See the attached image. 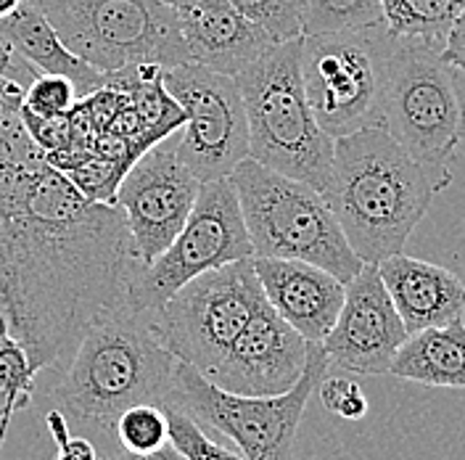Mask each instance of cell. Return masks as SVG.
Masks as SVG:
<instances>
[{
	"mask_svg": "<svg viewBox=\"0 0 465 460\" xmlns=\"http://www.w3.org/2000/svg\"><path fill=\"white\" fill-rule=\"evenodd\" d=\"M143 267L116 204L90 202L48 162L0 159V313L37 374L130 313Z\"/></svg>",
	"mask_w": 465,
	"mask_h": 460,
	"instance_id": "1",
	"label": "cell"
},
{
	"mask_svg": "<svg viewBox=\"0 0 465 460\" xmlns=\"http://www.w3.org/2000/svg\"><path fill=\"white\" fill-rule=\"evenodd\" d=\"M452 173L423 167L383 127L333 138V167L325 202L333 209L349 246L362 262L405 252L407 238Z\"/></svg>",
	"mask_w": 465,
	"mask_h": 460,
	"instance_id": "2",
	"label": "cell"
},
{
	"mask_svg": "<svg viewBox=\"0 0 465 460\" xmlns=\"http://www.w3.org/2000/svg\"><path fill=\"white\" fill-rule=\"evenodd\" d=\"M174 363L148 331L145 315L122 313L80 339L48 397L72 432L116 442V418L127 407L151 403L167 410Z\"/></svg>",
	"mask_w": 465,
	"mask_h": 460,
	"instance_id": "3",
	"label": "cell"
},
{
	"mask_svg": "<svg viewBox=\"0 0 465 460\" xmlns=\"http://www.w3.org/2000/svg\"><path fill=\"white\" fill-rule=\"evenodd\" d=\"M302 37L270 45L235 75V85L249 122V156L325 194L333 138L318 125L304 93Z\"/></svg>",
	"mask_w": 465,
	"mask_h": 460,
	"instance_id": "4",
	"label": "cell"
},
{
	"mask_svg": "<svg viewBox=\"0 0 465 460\" xmlns=\"http://www.w3.org/2000/svg\"><path fill=\"white\" fill-rule=\"evenodd\" d=\"M254 257L312 262L349 284L362 259L349 246L325 196L312 185L246 156L231 173Z\"/></svg>",
	"mask_w": 465,
	"mask_h": 460,
	"instance_id": "5",
	"label": "cell"
},
{
	"mask_svg": "<svg viewBox=\"0 0 465 460\" xmlns=\"http://www.w3.org/2000/svg\"><path fill=\"white\" fill-rule=\"evenodd\" d=\"M331 368L320 342L307 346V365L302 378L283 395L243 397L212 384L188 363H174L170 407L188 413L206 432L231 439L246 460H291L299 424L310 397Z\"/></svg>",
	"mask_w": 465,
	"mask_h": 460,
	"instance_id": "6",
	"label": "cell"
},
{
	"mask_svg": "<svg viewBox=\"0 0 465 460\" xmlns=\"http://www.w3.org/2000/svg\"><path fill=\"white\" fill-rule=\"evenodd\" d=\"M383 130L423 167L452 173L463 144L465 109L455 69L436 48L389 37Z\"/></svg>",
	"mask_w": 465,
	"mask_h": 460,
	"instance_id": "7",
	"label": "cell"
},
{
	"mask_svg": "<svg viewBox=\"0 0 465 460\" xmlns=\"http://www.w3.org/2000/svg\"><path fill=\"white\" fill-rule=\"evenodd\" d=\"M56 29L61 43L112 75L133 64L162 69L191 64L180 16L162 0H29Z\"/></svg>",
	"mask_w": 465,
	"mask_h": 460,
	"instance_id": "8",
	"label": "cell"
},
{
	"mask_svg": "<svg viewBox=\"0 0 465 460\" xmlns=\"http://www.w3.org/2000/svg\"><path fill=\"white\" fill-rule=\"evenodd\" d=\"M264 302L252 257L238 259L177 288L167 302L145 313V323L174 360L209 375Z\"/></svg>",
	"mask_w": 465,
	"mask_h": 460,
	"instance_id": "9",
	"label": "cell"
},
{
	"mask_svg": "<svg viewBox=\"0 0 465 460\" xmlns=\"http://www.w3.org/2000/svg\"><path fill=\"white\" fill-rule=\"evenodd\" d=\"M389 35L383 25L302 37V83L310 109L331 138L383 127Z\"/></svg>",
	"mask_w": 465,
	"mask_h": 460,
	"instance_id": "10",
	"label": "cell"
},
{
	"mask_svg": "<svg viewBox=\"0 0 465 460\" xmlns=\"http://www.w3.org/2000/svg\"><path fill=\"white\" fill-rule=\"evenodd\" d=\"M249 257L254 252L231 175L202 183L185 225L130 288V313L145 315L196 275Z\"/></svg>",
	"mask_w": 465,
	"mask_h": 460,
	"instance_id": "11",
	"label": "cell"
},
{
	"mask_svg": "<svg viewBox=\"0 0 465 460\" xmlns=\"http://www.w3.org/2000/svg\"><path fill=\"white\" fill-rule=\"evenodd\" d=\"M162 83L185 112V125L173 135L180 162L202 183L228 177L249 156V122L235 77L183 64L164 69Z\"/></svg>",
	"mask_w": 465,
	"mask_h": 460,
	"instance_id": "12",
	"label": "cell"
},
{
	"mask_svg": "<svg viewBox=\"0 0 465 460\" xmlns=\"http://www.w3.org/2000/svg\"><path fill=\"white\" fill-rule=\"evenodd\" d=\"M199 191L202 180L180 162L173 135L151 145L133 162L119 183L116 206L124 215L143 265H151L173 244L199 199Z\"/></svg>",
	"mask_w": 465,
	"mask_h": 460,
	"instance_id": "13",
	"label": "cell"
},
{
	"mask_svg": "<svg viewBox=\"0 0 465 460\" xmlns=\"http://www.w3.org/2000/svg\"><path fill=\"white\" fill-rule=\"evenodd\" d=\"M410 336L378 265L365 262L362 270L344 284V305L328 336L320 342L328 363L354 375H386L400 346Z\"/></svg>",
	"mask_w": 465,
	"mask_h": 460,
	"instance_id": "14",
	"label": "cell"
},
{
	"mask_svg": "<svg viewBox=\"0 0 465 460\" xmlns=\"http://www.w3.org/2000/svg\"><path fill=\"white\" fill-rule=\"evenodd\" d=\"M310 342L264 302L206 375L231 395L272 397L302 378Z\"/></svg>",
	"mask_w": 465,
	"mask_h": 460,
	"instance_id": "15",
	"label": "cell"
},
{
	"mask_svg": "<svg viewBox=\"0 0 465 460\" xmlns=\"http://www.w3.org/2000/svg\"><path fill=\"white\" fill-rule=\"evenodd\" d=\"M264 299L307 342H322L344 305V284L312 262L252 257Z\"/></svg>",
	"mask_w": 465,
	"mask_h": 460,
	"instance_id": "16",
	"label": "cell"
},
{
	"mask_svg": "<svg viewBox=\"0 0 465 460\" xmlns=\"http://www.w3.org/2000/svg\"><path fill=\"white\" fill-rule=\"evenodd\" d=\"M191 64L235 77L275 45L270 35L238 14L228 0H191L177 8Z\"/></svg>",
	"mask_w": 465,
	"mask_h": 460,
	"instance_id": "17",
	"label": "cell"
},
{
	"mask_svg": "<svg viewBox=\"0 0 465 460\" xmlns=\"http://www.w3.org/2000/svg\"><path fill=\"white\" fill-rule=\"evenodd\" d=\"M378 273L405 323L407 334L444 325L465 315L463 281L436 262L397 252L378 262Z\"/></svg>",
	"mask_w": 465,
	"mask_h": 460,
	"instance_id": "18",
	"label": "cell"
},
{
	"mask_svg": "<svg viewBox=\"0 0 465 460\" xmlns=\"http://www.w3.org/2000/svg\"><path fill=\"white\" fill-rule=\"evenodd\" d=\"M0 43H5L16 56L25 58L40 75L66 77L77 90V98H85L98 87L106 85V75L74 56L61 43L51 22L29 0H25L11 16L0 22Z\"/></svg>",
	"mask_w": 465,
	"mask_h": 460,
	"instance_id": "19",
	"label": "cell"
},
{
	"mask_svg": "<svg viewBox=\"0 0 465 460\" xmlns=\"http://www.w3.org/2000/svg\"><path fill=\"white\" fill-rule=\"evenodd\" d=\"M389 374L434 389H465V317L410 334Z\"/></svg>",
	"mask_w": 465,
	"mask_h": 460,
	"instance_id": "20",
	"label": "cell"
},
{
	"mask_svg": "<svg viewBox=\"0 0 465 460\" xmlns=\"http://www.w3.org/2000/svg\"><path fill=\"white\" fill-rule=\"evenodd\" d=\"M383 29L394 40H415L441 51L465 0H381Z\"/></svg>",
	"mask_w": 465,
	"mask_h": 460,
	"instance_id": "21",
	"label": "cell"
},
{
	"mask_svg": "<svg viewBox=\"0 0 465 460\" xmlns=\"http://www.w3.org/2000/svg\"><path fill=\"white\" fill-rule=\"evenodd\" d=\"M35 375L37 371L29 363L27 349L11 336V331H0V447L11 418L32 405Z\"/></svg>",
	"mask_w": 465,
	"mask_h": 460,
	"instance_id": "22",
	"label": "cell"
},
{
	"mask_svg": "<svg viewBox=\"0 0 465 460\" xmlns=\"http://www.w3.org/2000/svg\"><path fill=\"white\" fill-rule=\"evenodd\" d=\"M383 25L381 0H304L302 35L373 29Z\"/></svg>",
	"mask_w": 465,
	"mask_h": 460,
	"instance_id": "23",
	"label": "cell"
},
{
	"mask_svg": "<svg viewBox=\"0 0 465 460\" xmlns=\"http://www.w3.org/2000/svg\"><path fill=\"white\" fill-rule=\"evenodd\" d=\"M116 445L130 453H151L170 442V424H167V410L159 405H133L127 407L114 426Z\"/></svg>",
	"mask_w": 465,
	"mask_h": 460,
	"instance_id": "24",
	"label": "cell"
},
{
	"mask_svg": "<svg viewBox=\"0 0 465 460\" xmlns=\"http://www.w3.org/2000/svg\"><path fill=\"white\" fill-rule=\"evenodd\" d=\"M238 14L264 29L272 43L302 37L304 0H228Z\"/></svg>",
	"mask_w": 465,
	"mask_h": 460,
	"instance_id": "25",
	"label": "cell"
},
{
	"mask_svg": "<svg viewBox=\"0 0 465 460\" xmlns=\"http://www.w3.org/2000/svg\"><path fill=\"white\" fill-rule=\"evenodd\" d=\"M127 170H130V165H124V162L87 156L80 165L69 167L64 175L74 183V188L83 196H87L90 202L116 204V191H119V183L127 175Z\"/></svg>",
	"mask_w": 465,
	"mask_h": 460,
	"instance_id": "26",
	"label": "cell"
},
{
	"mask_svg": "<svg viewBox=\"0 0 465 460\" xmlns=\"http://www.w3.org/2000/svg\"><path fill=\"white\" fill-rule=\"evenodd\" d=\"M170 424V442L185 455V460H246L241 453H232L225 445L214 442L203 426H199L188 413L170 407L167 410Z\"/></svg>",
	"mask_w": 465,
	"mask_h": 460,
	"instance_id": "27",
	"label": "cell"
},
{
	"mask_svg": "<svg viewBox=\"0 0 465 460\" xmlns=\"http://www.w3.org/2000/svg\"><path fill=\"white\" fill-rule=\"evenodd\" d=\"M77 101L74 85L58 75H37L25 87V109L37 116H66Z\"/></svg>",
	"mask_w": 465,
	"mask_h": 460,
	"instance_id": "28",
	"label": "cell"
},
{
	"mask_svg": "<svg viewBox=\"0 0 465 460\" xmlns=\"http://www.w3.org/2000/svg\"><path fill=\"white\" fill-rule=\"evenodd\" d=\"M320 403L325 410L336 413L344 421H360L368 415V397L362 395V389L341 375H325L318 384Z\"/></svg>",
	"mask_w": 465,
	"mask_h": 460,
	"instance_id": "29",
	"label": "cell"
},
{
	"mask_svg": "<svg viewBox=\"0 0 465 460\" xmlns=\"http://www.w3.org/2000/svg\"><path fill=\"white\" fill-rule=\"evenodd\" d=\"M45 424H48V432L54 434V442L58 447L56 460H112L109 455H101L95 442L85 436V434H77L69 429L66 418L61 415V410L51 407L45 413Z\"/></svg>",
	"mask_w": 465,
	"mask_h": 460,
	"instance_id": "30",
	"label": "cell"
},
{
	"mask_svg": "<svg viewBox=\"0 0 465 460\" xmlns=\"http://www.w3.org/2000/svg\"><path fill=\"white\" fill-rule=\"evenodd\" d=\"M439 56L444 58L452 69L465 72V5L463 11L458 14V19L452 22L450 32H447L444 48L439 51Z\"/></svg>",
	"mask_w": 465,
	"mask_h": 460,
	"instance_id": "31",
	"label": "cell"
},
{
	"mask_svg": "<svg viewBox=\"0 0 465 460\" xmlns=\"http://www.w3.org/2000/svg\"><path fill=\"white\" fill-rule=\"evenodd\" d=\"M112 460H185V455L174 447L173 442H164L162 447L151 450V453H130V450H116Z\"/></svg>",
	"mask_w": 465,
	"mask_h": 460,
	"instance_id": "32",
	"label": "cell"
},
{
	"mask_svg": "<svg viewBox=\"0 0 465 460\" xmlns=\"http://www.w3.org/2000/svg\"><path fill=\"white\" fill-rule=\"evenodd\" d=\"M22 3H25V0H0V22H3L5 16H11Z\"/></svg>",
	"mask_w": 465,
	"mask_h": 460,
	"instance_id": "33",
	"label": "cell"
},
{
	"mask_svg": "<svg viewBox=\"0 0 465 460\" xmlns=\"http://www.w3.org/2000/svg\"><path fill=\"white\" fill-rule=\"evenodd\" d=\"M162 3H167V5H173L174 11H177V8H183L185 3H191V0H162Z\"/></svg>",
	"mask_w": 465,
	"mask_h": 460,
	"instance_id": "34",
	"label": "cell"
},
{
	"mask_svg": "<svg viewBox=\"0 0 465 460\" xmlns=\"http://www.w3.org/2000/svg\"><path fill=\"white\" fill-rule=\"evenodd\" d=\"M0 331H8V325H5V317L0 313Z\"/></svg>",
	"mask_w": 465,
	"mask_h": 460,
	"instance_id": "35",
	"label": "cell"
}]
</instances>
